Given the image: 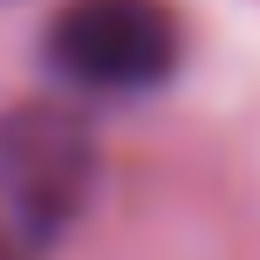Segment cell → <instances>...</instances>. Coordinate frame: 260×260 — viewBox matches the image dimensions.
<instances>
[{"mask_svg": "<svg viewBox=\"0 0 260 260\" xmlns=\"http://www.w3.org/2000/svg\"><path fill=\"white\" fill-rule=\"evenodd\" d=\"M41 48L82 96H151L178 76L185 35L165 0H62Z\"/></svg>", "mask_w": 260, "mask_h": 260, "instance_id": "obj_2", "label": "cell"}, {"mask_svg": "<svg viewBox=\"0 0 260 260\" xmlns=\"http://www.w3.org/2000/svg\"><path fill=\"white\" fill-rule=\"evenodd\" d=\"M103 178V144L69 103L0 110V260H55Z\"/></svg>", "mask_w": 260, "mask_h": 260, "instance_id": "obj_1", "label": "cell"}]
</instances>
